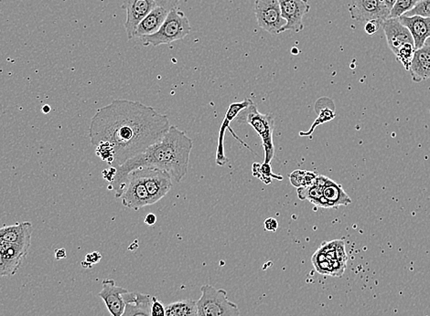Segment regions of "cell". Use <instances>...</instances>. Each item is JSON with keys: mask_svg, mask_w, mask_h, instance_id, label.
Returning a JSON list of instances; mask_svg holds the SVG:
<instances>
[{"mask_svg": "<svg viewBox=\"0 0 430 316\" xmlns=\"http://www.w3.org/2000/svg\"><path fill=\"white\" fill-rule=\"evenodd\" d=\"M170 127L169 117L152 106L139 101L116 99L96 111L88 135L94 147L104 142L111 145V167H119L160 141Z\"/></svg>", "mask_w": 430, "mask_h": 316, "instance_id": "6da1fadb", "label": "cell"}, {"mask_svg": "<svg viewBox=\"0 0 430 316\" xmlns=\"http://www.w3.org/2000/svg\"><path fill=\"white\" fill-rule=\"evenodd\" d=\"M194 141L185 131L176 125H170L169 131L160 141L150 145L143 153L130 159L122 166L116 167L114 180L108 189L114 190L116 198H120L127 186L128 175L141 167H153L166 171L172 180L180 183L188 173L190 156Z\"/></svg>", "mask_w": 430, "mask_h": 316, "instance_id": "7a4b0ae2", "label": "cell"}, {"mask_svg": "<svg viewBox=\"0 0 430 316\" xmlns=\"http://www.w3.org/2000/svg\"><path fill=\"white\" fill-rule=\"evenodd\" d=\"M237 124L248 125L254 128L263 144L264 163L270 164L275 156L273 135L275 130V116L272 114L259 113L256 105L251 101L250 105L240 112L236 117Z\"/></svg>", "mask_w": 430, "mask_h": 316, "instance_id": "3957f363", "label": "cell"}, {"mask_svg": "<svg viewBox=\"0 0 430 316\" xmlns=\"http://www.w3.org/2000/svg\"><path fill=\"white\" fill-rule=\"evenodd\" d=\"M192 32L191 24L183 11L172 10L167 14L164 23L155 34L146 36L141 40L144 46L158 47L183 40Z\"/></svg>", "mask_w": 430, "mask_h": 316, "instance_id": "277c9868", "label": "cell"}, {"mask_svg": "<svg viewBox=\"0 0 430 316\" xmlns=\"http://www.w3.org/2000/svg\"><path fill=\"white\" fill-rule=\"evenodd\" d=\"M347 254L342 240L325 242L312 256L315 270L323 275L342 277L347 266Z\"/></svg>", "mask_w": 430, "mask_h": 316, "instance_id": "5b68a950", "label": "cell"}, {"mask_svg": "<svg viewBox=\"0 0 430 316\" xmlns=\"http://www.w3.org/2000/svg\"><path fill=\"white\" fill-rule=\"evenodd\" d=\"M202 296L197 301L198 316H240L236 304L229 300L227 292L212 285L201 288Z\"/></svg>", "mask_w": 430, "mask_h": 316, "instance_id": "8992f818", "label": "cell"}, {"mask_svg": "<svg viewBox=\"0 0 430 316\" xmlns=\"http://www.w3.org/2000/svg\"><path fill=\"white\" fill-rule=\"evenodd\" d=\"M255 15L259 28L271 35L280 34L286 21L281 15L278 0H256Z\"/></svg>", "mask_w": 430, "mask_h": 316, "instance_id": "52a82bcc", "label": "cell"}, {"mask_svg": "<svg viewBox=\"0 0 430 316\" xmlns=\"http://www.w3.org/2000/svg\"><path fill=\"white\" fill-rule=\"evenodd\" d=\"M348 10L351 19L359 22L376 21L382 24L390 15L384 0H351Z\"/></svg>", "mask_w": 430, "mask_h": 316, "instance_id": "ba28073f", "label": "cell"}, {"mask_svg": "<svg viewBox=\"0 0 430 316\" xmlns=\"http://www.w3.org/2000/svg\"><path fill=\"white\" fill-rule=\"evenodd\" d=\"M136 170L144 182L152 205L162 200L172 189V178L166 171L153 167H141Z\"/></svg>", "mask_w": 430, "mask_h": 316, "instance_id": "9c48e42d", "label": "cell"}, {"mask_svg": "<svg viewBox=\"0 0 430 316\" xmlns=\"http://www.w3.org/2000/svg\"><path fill=\"white\" fill-rule=\"evenodd\" d=\"M122 204L125 208L139 211L144 207L152 205L149 192L136 170L128 175L127 186L121 196Z\"/></svg>", "mask_w": 430, "mask_h": 316, "instance_id": "30bf717a", "label": "cell"}, {"mask_svg": "<svg viewBox=\"0 0 430 316\" xmlns=\"http://www.w3.org/2000/svg\"><path fill=\"white\" fill-rule=\"evenodd\" d=\"M281 15L286 21L282 32L300 33L304 30L303 19L311 10L309 0H278Z\"/></svg>", "mask_w": 430, "mask_h": 316, "instance_id": "8fae6325", "label": "cell"}, {"mask_svg": "<svg viewBox=\"0 0 430 316\" xmlns=\"http://www.w3.org/2000/svg\"><path fill=\"white\" fill-rule=\"evenodd\" d=\"M157 7L154 0H125L122 8L127 13L125 29L128 40H132L139 24Z\"/></svg>", "mask_w": 430, "mask_h": 316, "instance_id": "7c38bea8", "label": "cell"}, {"mask_svg": "<svg viewBox=\"0 0 430 316\" xmlns=\"http://www.w3.org/2000/svg\"><path fill=\"white\" fill-rule=\"evenodd\" d=\"M251 101L252 100L247 98V99L242 101V102L234 103L229 106L228 110L225 114V119H223V124L221 125L219 137H218V145L216 147V163L218 166H225V165L227 164L229 162L227 158H226L225 152V135L226 129L230 130L231 133L233 134L234 138L238 139L243 145H245V147L248 148V149L253 151L249 147H248V145H245V142H243L241 139L237 137L236 134L231 130L230 127L231 122L233 121L234 119L236 118L237 116L240 114V112L244 110V109L247 108V106L250 105Z\"/></svg>", "mask_w": 430, "mask_h": 316, "instance_id": "4fadbf2b", "label": "cell"}, {"mask_svg": "<svg viewBox=\"0 0 430 316\" xmlns=\"http://www.w3.org/2000/svg\"><path fill=\"white\" fill-rule=\"evenodd\" d=\"M102 286L99 296L104 301L111 316H122L125 312V304H127L124 295L128 292V290L117 286L114 280L111 279L104 280Z\"/></svg>", "mask_w": 430, "mask_h": 316, "instance_id": "5bb4252c", "label": "cell"}, {"mask_svg": "<svg viewBox=\"0 0 430 316\" xmlns=\"http://www.w3.org/2000/svg\"><path fill=\"white\" fill-rule=\"evenodd\" d=\"M382 27L387 37L388 46L393 54L396 55L399 49L405 44L414 43L409 30L398 19H385L382 23Z\"/></svg>", "mask_w": 430, "mask_h": 316, "instance_id": "9a60e30c", "label": "cell"}, {"mask_svg": "<svg viewBox=\"0 0 430 316\" xmlns=\"http://www.w3.org/2000/svg\"><path fill=\"white\" fill-rule=\"evenodd\" d=\"M401 23L407 28L414 41L416 50L425 45L430 38V19L421 16H401L398 18Z\"/></svg>", "mask_w": 430, "mask_h": 316, "instance_id": "2e32d148", "label": "cell"}, {"mask_svg": "<svg viewBox=\"0 0 430 316\" xmlns=\"http://www.w3.org/2000/svg\"><path fill=\"white\" fill-rule=\"evenodd\" d=\"M33 227L30 222L17 223L15 225L3 226L0 228V242L15 243V244L32 245Z\"/></svg>", "mask_w": 430, "mask_h": 316, "instance_id": "e0dca14e", "label": "cell"}, {"mask_svg": "<svg viewBox=\"0 0 430 316\" xmlns=\"http://www.w3.org/2000/svg\"><path fill=\"white\" fill-rule=\"evenodd\" d=\"M409 72L415 83L430 79V46L424 45L416 50Z\"/></svg>", "mask_w": 430, "mask_h": 316, "instance_id": "ac0fdd59", "label": "cell"}, {"mask_svg": "<svg viewBox=\"0 0 430 316\" xmlns=\"http://www.w3.org/2000/svg\"><path fill=\"white\" fill-rule=\"evenodd\" d=\"M125 308L122 316H152V296L136 292L125 293Z\"/></svg>", "mask_w": 430, "mask_h": 316, "instance_id": "d6986e66", "label": "cell"}, {"mask_svg": "<svg viewBox=\"0 0 430 316\" xmlns=\"http://www.w3.org/2000/svg\"><path fill=\"white\" fill-rule=\"evenodd\" d=\"M167 14H169V11L160 7H156L154 10L139 24L138 28H136L135 30V33H134L133 39H141L146 37V36L155 34V33L161 29L162 24L164 23Z\"/></svg>", "mask_w": 430, "mask_h": 316, "instance_id": "ffe728a7", "label": "cell"}, {"mask_svg": "<svg viewBox=\"0 0 430 316\" xmlns=\"http://www.w3.org/2000/svg\"><path fill=\"white\" fill-rule=\"evenodd\" d=\"M30 249V247H28V246L0 242V253H2L6 262L10 265L13 275H15L17 271H19L22 262L29 253Z\"/></svg>", "mask_w": 430, "mask_h": 316, "instance_id": "44dd1931", "label": "cell"}, {"mask_svg": "<svg viewBox=\"0 0 430 316\" xmlns=\"http://www.w3.org/2000/svg\"><path fill=\"white\" fill-rule=\"evenodd\" d=\"M323 197L328 201L331 208L339 206H347L351 203V198L343 190L340 185L331 180H328L322 189Z\"/></svg>", "mask_w": 430, "mask_h": 316, "instance_id": "7402d4cb", "label": "cell"}, {"mask_svg": "<svg viewBox=\"0 0 430 316\" xmlns=\"http://www.w3.org/2000/svg\"><path fill=\"white\" fill-rule=\"evenodd\" d=\"M166 316H198L197 301L187 299L165 306Z\"/></svg>", "mask_w": 430, "mask_h": 316, "instance_id": "603a6c76", "label": "cell"}, {"mask_svg": "<svg viewBox=\"0 0 430 316\" xmlns=\"http://www.w3.org/2000/svg\"><path fill=\"white\" fill-rule=\"evenodd\" d=\"M252 173L256 178H258L259 180L266 185H269L272 182L273 178L278 181L283 180V177H281V176L274 174L270 164L255 163L252 167Z\"/></svg>", "mask_w": 430, "mask_h": 316, "instance_id": "cb8c5ba5", "label": "cell"}, {"mask_svg": "<svg viewBox=\"0 0 430 316\" xmlns=\"http://www.w3.org/2000/svg\"><path fill=\"white\" fill-rule=\"evenodd\" d=\"M317 174L314 172L296 170L289 176L290 183L295 187H309L316 180Z\"/></svg>", "mask_w": 430, "mask_h": 316, "instance_id": "d4e9b609", "label": "cell"}, {"mask_svg": "<svg viewBox=\"0 0 430 316\" xmlns=\"http://www.w3.org/2000/svg\"><path fill=\"white\" fill-rule=\"evenodd\" d=\"M421 0H398L390 11L389 19H398L406 15L418 5Z\"/></svg>", "mask_w": 430, "mask_h": 316, "instance_id": "484cf974", "label": "cell"}, {"mask_svg": "<svg viewBox=\"0 0 430 316\" xmlns=\"http://www.w3.org/2000/svg\"><path fill=\"white\" fill-rule=\"evenodd\" d=\"M415 52L416 48L414 43H407L402 46L400 49H399L398 53H396V59H398L399 63L403 64L407 71L409 70L410 64H411L413 57H414Z\"/></svg>", "mask_w": 430, "mask_h": 316, "instance_id": "4316f807", "label": "cell"}, {"mask_svg": "<svg viewBox=\"0 0 430 316\" xmlns=\"http://www.w3.org/2000/svg\"><path fill=\"white\" fill-rule=\"evenodd\" d=\"M96 153L102 160L108 162L109 166H112L114 162V151L108 143L104 142L97 145Z\"/></svg>", "mask_w": 430, "mask_h": 316, "instance_id": "83f0119b", "label": "cell"}, {"mask_svg": "<svg viewBox=\"0 0 430 316\" xmlns=\"http://www.w3.org/2000/svg\"><path fill=\"white\" fill-rule=\"evenodd\" d=\"M404 16H421L430 19V0H421L411 11Z\"/></svg>", "mask_w": 430, "mask_h": 316, "instance_id": "f1b7e54d", "label": "cell"}, {"mask_svg": "<svg viewBox=\"0 0 430 316\" xmlns=\"http://www.w3.org/2000/svg\"><path fill=\"white\" fill-rule=\"evenodd\" d=\"M152 316H166L164 304L156 296H152V306H150Z\"/></svg>", "mask_w": 430, "mask_h": 316, "instance_id": "f546056e", "label": "cell"}, {"mask_svg": "<svg viewBox=\"0 0 430 316\" xmlns=\"http://www.w3.org/2000/svg\"><path fill=\"white\" fill-rule=\"evenodd\" d=\"M154 1L157 7L164 8L170 12V11L177 8L181 0H154Z\"/></svg>", "mask_w": 430, "mask_h": 316, "instance_id": "4dcf8cb0", "label": "cell"}, {"mask_svg": "<svg viewBox=\"0 0 430 316\" xmlns=\"http://www.w3.org/2000/svg\"><path fill=\"white\" fill-rule=\"evenodd\" d=\"M13 276L12 271H11L10 265L6 262L2 253H0V277H10Z\"/></svg>", "mask_w": 430, "mask_h": 316, "instance_id": "1f68e13d", "label": "cell"}, {"mask_svg": "<svg viewBox=\"0 0 430 316\" xmlns=\"http://www.w3.org/2000/svg\"><path fill=\"white\" fill-rule=\"evenodd\" d=\"M382 26V24L378 21H372L367 22L365 24V30L368 35L376 34L378 32L379 28Z\"/></svg>", "mask_w": 430, "mask_h": 316, "instance_id": "d6a6232c", "label": "cell"}, {"mask_svg": "<svg viewBox=\"0 0 430 316\" xmlns=\"http://www.w3.org/2000/svg\"><path fill=\"white\" fill-rule=\"evenodd\" d=\"M264 228L266 231L276 232L278 228V220L274 219V218H269V219L265 220Z\"/></svg>", "mask_w": 430, "mask_h": 316, "instance_id": "836d02e7", "label": "cell"}, {"mask_svg": "<svg viewBox=\"0 0 430 316\" xmlns=\"http://www.w3.org/2000/svg\"><path fill=\"white\" fill-rule=\"evenodd\" d=\"M102 259V255L99 253H93L90 254H88L85 256V261L88 264L92 265L93 266L94 264L99 262L100 260Z\"/></svg>", "mask_w": 430, "mask_h": 316, "instance_id": "e575fe53", "label": "cell"}, {"mask_svg": "<svg viewBox=\"0 0 430 316\" xmlns=\"http://www.w3.org/2000/svg\"><path fill=\"white\" fill-rule=\"evenodd\" d=\"M116 167H110L108 169H105L104 170V171H103V176H104V178L105 180L108 182H112L114 180V177H116Z\"/></svg>", "mask_w": 430, "mask_h": 316, "instance_id": "d590c367", "label": "cell"}, {"mask_svg": "<svg viewBox=\"0 0 430 316\" xmlns=\"http://www.w3.org/2000/svg\"><path fill=\"white\" fill-rule=\"evenodd\" d=\"M156 222H157V218H156L154 214H147L146 218H145V223H146L147 225H154Z\"/></svg>", "mask_w": 430, "mask_h": 316, "instance_id": "8d00e7d4", "label": "cell"}, {"mask_svg": "<svg viewBox=\"0 0 430 316\" xmlns=\"http://www.w3.org/2000/svg\"><path fill=\"white\" fill-rule=\"evenodd\" d=\"M66 256H67L66 251L64 250V249H58V250L55 251L56 260L65 259Z\"/></svg>", "mask_w": 430, "mask_h": 316, "instance_id": "74e56055", "label": "cell"}, {"mask_svg": "<svg viewBox=\"0 0 430 316\" xmlns=\"http://www.w3.org/2000/svg\"><path fill=\"white\" fill-rule=\"evenodd\" d=\"M385 6L391 11L398 0H384Z\"/></svg>", "mask_w": 430, "mask_h": 316, "instance_id": "f35d334b", "label": "cell"}, {"mask_svg": "<svg viewBox=\"0 0 430 316\" xmlns=\"http://www.w3.org/2000/svg\"><path fill=\"white\" fill-rule=\"evenodd\" d=\"M41 112L45 114H49L51 112V107L48 105H43V108H41Z\"/></svg>", "mask_w": 430, "mask_h": 316, "instance_id": "ab89813d", "label": "cell"}, {"mask_svg": "<svg viewBox=\"0 0 430 316\" xmlns=\"http://www.w3.org/2000/svg\"><path fill=\"white\" fill-rule=\"evenodd\" d=\"M425 45L430 46V38L429 39V40H428V41H427V43H426V44H425Z\"/></svg>", "mask_w": 430, "mask_h": 316, "instance_id": "60d3db41", "label": "cell"}]
</instances>
